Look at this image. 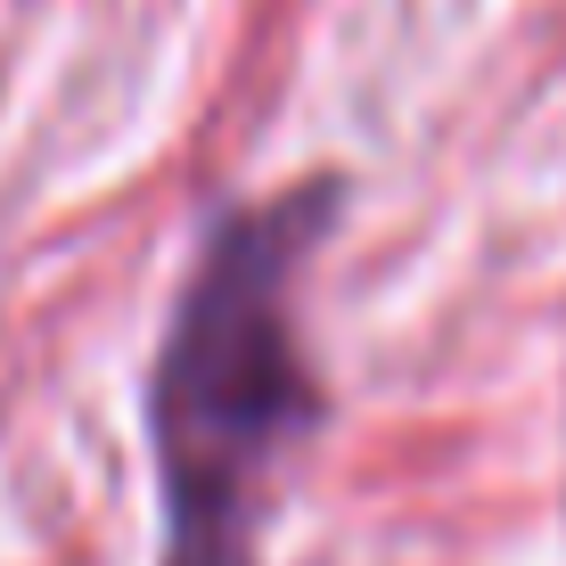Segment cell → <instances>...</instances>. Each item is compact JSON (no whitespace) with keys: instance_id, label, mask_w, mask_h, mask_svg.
I'll return each instance as SVG.
<instances>
[{"instance_id":"6da1fadb","label":"cell","mask_w":566,"mask_h":566,"mask_svg":"<svg viewBox=\"0 0 566 566\" xmlns=\"http://www.w3.org/2000/svg\"><path fill=\"white\" fill-rule=\"evenodd\" d=\"M287 213L222 222L189 280L156 369L165 460V566H247V525L271 460L304 419V369L287 337Z\"/></svg>"}]
</instances>
